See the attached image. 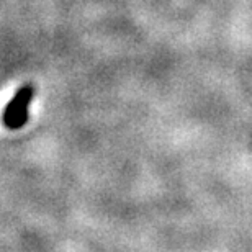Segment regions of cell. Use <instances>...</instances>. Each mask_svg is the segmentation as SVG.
<instances>
[{
	"label": "cell",
	"mask_w": 252,
	"mask_h": 252,
	"mask_svg": "<svg viewBox=\"0 0 252 252\" xmlns=\"http://www.w3.org/2000/svg\"><path fill=\"white\" fill-rule=\"evenodd\" d=\"M33 85H23L15 92L13 98L7 103L2 113V123L8 129H20L28 120V107L33 100Z\"/></svg>",
	"instance_id": "6da1fadb"
}]
</instances>
